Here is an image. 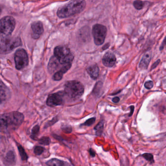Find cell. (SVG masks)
<instances>
[{
    "instance_id": "cell-1",
    "label": "cell",
    "mask_w": 166,
    "mask_h": 166,
    "mask_svg": "<svg viewBox=\"0 0 166 166\" xmlns=\"http://www.w3.org/2000/svg\"><path fill=\"white\" fill-rule=\"evenodd\" d=\"M24 116L18 111L0 115V132H10L18 129L24 121Z\"/></svg>"
},
{
    "instance_id": "cell-2",
    "label": "cell",
    "mask_w": 166,
    "mask_h": 166,
    "mask_svg": "<svg viewBox=\"0 0 166 166\" xmlns=\"http://www.w3.org/2000/svg\"><path fill=\"white\" fill-rule=\"evenodd\" d=\"M86 6L84 1H72L59 8L57 15L60 18H66L83 11Z\"/></svg>"
},
{
    "instance_id": "cell-3",
    "label": "cell",
    "mask_w": 166,
    "mask_h": 166,
    "mask_svg": "<svg viewBox=\"0 0 166 166\" xmlns=\"http://www.w3.org/2000/svg\"><path fill=\"white\" fill-rule=\"evenodd\" d=\"M84 92V87L79 81H68L65 83L64 94L72 100H78L83 96Z\"/></svg>"
},
{
    "instance_id": "cell-4",
    "label": "cell",
    "mask_w": 166,
    "mask_h": 166,
    "mask_svg": "<svg viewBox=\"0 0 166 166\" xmlns=\"http://www.w3.org/2000/svg\"><path fill=\"white\" fill-rule=\"evenodd\" d=\"M22 45L19 37L0 38V54H7Z\"/></svg>"
},
{
    "instance_id": "cell-5",
    "label": "cell",
    "mask_w": 166,
    "mask_h": 166,
    "mask_svg": "<svg viewBox=\"0 0 166 166\" xmlns=\"http://www.w3.org/2000/svg\"><path fill=\"white\" fill-rule=\"evenodd\" d=\"M54 57L62 65L70 64L74 60V55L70 49L64 46H58L54 49Z\"/></svg>"
},
{
    "instance_id": "cell-6",
    "label": "cell",
    "mask_w": 166,
    "mask_h": 166,
    "mask_svg": "<svg viewBox=\"0 0 166 166\" xmlns=\"http://www.w3.org/2000/svg\"><path fill=\"white\" fill-rule=\"evenodd\" d=\"M16 22L12 17L6 16L0 20V38L9 37L15 27Z\"/></svg>"
},
{
    "instance_id": "cell-7",
    "label": "cell",
    "mask_w": 166,
    "mask_h": 166,
    "mask_svg": "<svg viewBox=\"0 0 166 166\" xmlns=\"http://www.w3.org/2000/svg\"><path fill=\"white\" fill-rule=\"evenodd\" d=\"M107 28L104 25L96 24L92 27L94 42L96 45H101L104 43L107 35Z\"/></svg>"
},
{
    "instance_id": "cell-8",
    "label": "cell",
    "mask_w": 166,
    "mask_h": 166,
    "mask_svg": "<svg viewBox=\"0 0 166 166\" xmlns=\"http://www.w3.org/2000/svg\"><path fill=\"white\" fill-rule=\"evenodd\" d=\"M14 60L16 68L19 70L27 66L29 63L28 55L24 49H19L16 51L14 56Z\"/></svg>"
},
{
    "instance_id": "cell-9",
    "label": "cell",
    "mask_w": 166,
    "mask_h": 166,
    "mask_svg": "<svg viewBox=\"0 0 166 166\" xmlns=\"http://www.w3.org/2000/svg\"><path fill=\"white\" fill-rule=\"evenodd\" d=\"M64 92H58L50 95L46 101L47 105L54 107L62 105L64 103Z\"/></svg>"
},
{
    "instance_id": "cell-10",
    "label": "cell",
    "mask_w": 166,
    "mask_h": 166,
    "mask_svg": "<svg viewBox=\"0 0 166 166\" xmlns=\"http://www.w3.org/2000/svg\"><path fill=\"white\" fill-rule=\"evenodd\" d=\"M31 29L33 32L32 37L34 39H39L44 31L43 25L42 22L40 21L33 22L31 25Z\"/></svg>"
},
{
    "instance_id": "cell-11",
    "label": "cell",
    "mask_w": 166,
    "mask_h": 166,
    "mask_svg": "<svg viewBox=\"0 0 166 166\" xmlns=\"http://www.w3.org/2000/svg\"><path fill=\"white\" fill-rule=\"evenodd\" d=\"M116 58L115 55L111 52H107L104 54L102 59L103 65L108 67H112L115 65Z\"/></svg>"
},
{
    "instance_id": "cell-12",
    "label": "cell",
    "mask_w": 166,
    "mask_h": 166,
    "mask_svg": "<svg viewBox=\"0 0 166 166\" xmlns=\"http://www.w3.org/2000/svg\"><path fill=\"white\" fill-rule=\"evenodd\" d=\"M10 92L4 82L0 81V104L3 103L10 97Z\"/></svg>"
},
{
    "instance_id": "cell-13",
    "label": "cell",
    "mask_w": 166,
    "mask_h": 166,
    "mask_svg": "<svg viewBox=\"0 0 166 166\" xmlns=\"http://www.w3.org/2000/svg\"><path fill=\"white\" fill-rule=\"evenodd\" d=\"M87 72L90 77L93 80H96L99 75V68L97 65H93L89 67L87 69Z\"/></svg>"
},
{
    "instance_id": "cell-14",
    "label": "cell",
    "mask_w": 166,
    "mask_h": 166,
    "mask_svg": "<svg viewBox=\"0 0 166 166\" xmlns=\"http://www.w3.org/2000/svg\"><path fill=\"white\" fill-rule=\"evenodd\" d=\"M151 60V54L150 53H146L143 56L141 62L139 63V68L143 70L147 69L149 65L150 64Z\"/></svg>"
},
{
    "instance_id": "cell-15",
    "label": "cell",
    "mask_w": 166,
    "mask_h": 166,
    "mask_svg": "<svg viewBox=\"0 0 166 166\" xmlns=\"http://www.w3.org/2000/svg\"><path fill=\"white\" fill-rule=\"evenodd\" d=\"M5 161L7 165L13 166L15 164L16 157L14 152L10 151L7 152L6 156L5 157Z\"/></svg>"
},
{
    "instance_id": "cell-16",
    "label": "cell",
    "mask_w": 166,
    "mask_h": 166,
    "mask_svg": "<svg viewBox=\"0 0 166 166\" xmlns=\"http://www.w3.org/2000/svg\"><path fill=\"white\" fill-rule=\"evenodd\" d=\"M65 164L64 161L57 158H53L46 162L48 166H65Z\"/></svg>"
},
{
    "instance_id": "cell-17",
    "label": "cell",
    "mask_w": 166,
    "mask_h": 166,
    "mask_svg": "<svg viewBox=\"0 0 166 166\" xmlns=\"http://www.w3.org/2000/svg\"><path fill=\"white\" fill-rule=\"evenodd\" d=\"M104 120H102L94 127L96 136H100L102 135L104 128Z\"/></svg>"
},
{
    "instance_id": "cell-18",
    "label": "cell",
    "mask_w": 166,
    "mask_h": 166,
    "mask_svg": "<svg viewBox=\"0 0 166 166\" xmlns=\"http://www.w3.org/2000/svg\"><path fill=\"white\" fill-rule=\"evenodd\" d=\"M17 147H18L19 152L20 153V156L21 157V159L24 161L27 160L28 159V156L24 148L22 147L20 144H18Z\"/></svg>"
},
{
    "instance_id": "cell-19",
    "label": "cell",
    "mask_w": 166,
    "mask_h": 166,
    "mask_svg": "<svg viewBox=\"0 0 166 166\" xmlns=\"http://www.w3.org/2000/svg\"><path fill=\"white\" fill-rule=\"evenodd\" d=\"M40 127L39 125H36L33 127L32 130V132H31V137L34 140H36L37 136L39 134L40 132Z\"/></svg>"
},
{
    "instance_id": "cell-20",
    "label": "cell",
    "mask_w": 166,
    "mask_h": 166,
    "mask_svg": "<svg viewBox=\"0 0 166 166\" xmlns=\"http://www.w3.org/2000/svg\"><path fill=\"white\" fill-rule=\"evenodd\" d=\"M39 143L44 146H48L51 143V140L49 137L44 136L40 138L39 140Z\"/></svg>"
},
{
    "instance_id": "cell-21",
    "label": "cell",
    "mask_w": 166,
    "mask_h": 166,
    "mask_svg": "<svg viewBox=\"0 0 166 166\" xmlns=\"http://www.w3.org/2000/svg\"><path fill=\"white\" fill-rule=\"evenodd\" d=\"M96 121V118L95 117H92V118H89L87 121H85L84 123L81 124V126H90L92 125L94 123H95Z\"/></svg>"
},
{
    "instance_id": "cell-22",
    "label": "cell",
    "mask_w": 166,
    "mask_h": 166,
    "mask_svg": "<svg viewBox=\"0 0 166 166\" xmlns=\"http://www.w3.org/2000/svg\"><path fill=\"white\" fill-rule=\"evenodd\" d=\"M58 121V117H54L53 119L51 120V121H49L45 124V125L44 126V128H47L49 127L53 126L54 124H55Z\"/></svg>"
},
{
    "instance_id": "cell-23",
    "label": "cell",
    "mask_w": 166,
    "mask_h": 166,
    "mask_svg": "<svg viewBox=\"0 0 166 166\" xmlns=\"http://www.w3.org/2000/svg\"><path fill=\"white\" fill-rule=\"evenodd\" d=\"M63 74L59 71H57L56 73H55V74L53 75V79L54 81H60L62 79L63 76Z\"/></svg>"
},
{
    "instance_id": "cell-24",
    "label": "cell",
    "mask_w": 166,
    "mask_h": 166,
    "mask_svg": "<svg viewBox=\"0 0 166 166\" xmlns=\"http://www.w3.org/2000/svg\"><path fill=\"white\" fill-rule=\"evenodd\" d=\"M134 6V8L138 10H141L142 9L143 6H144V4L143 2L141 1H134L133 3Z\"/></svg>"
},
{
    "instance_id": "cell-25",
    "label": "cell",
    "mask_w": 166,
    "mask_h": 166,
    "mask_svg": "<svg viewBox=\"0 0 166 166\" xmlns=\"http://www.w3.org/2000/svg\"><path fill=\"white\" fill-rule=\"evenodd\" d=\"M44 151V148L43 147L36 146L34 148V153L36 155L40 156L42 154Z\"/></svg>"
},
{
    "instance_id": "cell-26",
    "label": "cell",
    "mask_w": 166,
    "mask_h": 166,
    "mask_svg": "<svg viewBox=\"0 0 166 166\" xmlns=\"http://www.w3.org/2000/svg\"><path fill=\"white\" fill-rule=\"evenodd\" d=\"M142 156L149 161L151 162L152 163H153V161H154L153 156L151 153H144V154H143Z\"/></svg>"
},
{
    "instance_id": "cell-27",
    "label": "cell",
    "mask_w": 166,
    "mask_h": 166,
    "mask_svg": "<svg viewBox=\"0 0 166 166\" xmlns=\"http://www.w3.org/2000/svg\"><path fill=\"white\" fill-rule=\"evenodd\" d=\"M61 128H62V131L66 133H70L72 132V128L70 126L64 125L63 126H62Z\"/></svg>"
},
{
    "instance_id": "cell-28",
    "label": "cell",
    "mask_w": 166,
    "mask_h": 166,
    "mask_svg": "<svg viewBox=\"0 0 166 166\" xmlns=\"http://www.w3.org/2000/svg\"><path fill=\"white\" fill-rule=\"evenodd\" d=\"M145 88L147 89H151L153 87V82L152 81H147L144 84Z\"/></svg>"
},
{
    "instance_id": "cell-29",
    "label": "cell",
    "mask_w": 166,
    "mask_h": 166,
    "mask_svg": "<svg viewBox=\"0 0 166 166\" xmlns=\"http://www.w3.org/2000/svg\"><path fill=\"white\" fill-rule=\"evenodd\" d=\"M166 45V37L164 38L163 41L161 45L160 46V50L162 51L163 49H164L165 46Z\"/></svg>"
},
{
    "instance_id": "cell-30",
    "label": "cell",
    "mask_w": 166,
    "mask_h": 166,
    "mask_svg": "<svg viewBox=\"0 0 166 166\" xmlns=\"http://www.w3.org/2000/svg\"><path fill=\"white\" fill-rule=\"evenodd\" d=\"M160 61L159 60H157V61L154 62L153 63V65L152 66V67H151V70H153V69H154V68H156L157 65H159V63H160Z\"/></svg>"
},
{
    "instance_id": "cell-31",
    "label": "cell",
    "mask_w": 166,
    "mask_h": 166,
    "mask_svg": "<svg viewBox=\"0 0 166 166\" xmlns=\"http://www.w3.org/2000/svg\"><path fill=\"white\" fill-rule=\"evenodd\" d=\"M89 153H90V156H91V157H95V156H96V153H95V151H94L93 150L92 148H89Z\"/></svg>"
},
{
    "instance_id": "cell-32",
    "label": "cell",
    "mask_w": 166,
    "mask_h": 166,
    "mask_svg": "<svg viewBox=\"0 0 166 166\" xmlns=\"http://www.w3.org/2000/svg\"><path fill=\"white\" fill-rule=\"evenodd\" d=\"M53 136L55 138V139H57L58 140L60 141H61V140H63V139H62V137L59 136H58V135H53Z\"/></svg>"
},
{
    "instance_id": "cell-33",
    "label": "cell",
    "mask_w": 166,
    "mask_h": 166,
    "mask_svg": "<svg viewBox=\"0 0 166 166\" xmlns=\"http://www.w3.org/2000/svg\"><path fill=\"white\" fill-rule=\"evenodd\" d=\"M119 100H120V99H119V97H114L112 99V101L115 103H118V102H119Z\"/></svg>"
},
{
    "instance_id": "cell-34",
    "label": "cell",
    "mask_w": 166,
    "mask_h": 166,
    "mask_svg": "<svg viewBox=\"0 0 166 166\" xmlns=\"http://www.w3.org/2000/svg\"><path fill=\"white\" fill-rule=\"evenodd\" d=\"M130 108V109H131V113H130V115H129V117L132 116L134 110V106H131Z\"/></svg>"
},
{
    "instance_id": "cell-35",
    "label": "cell",
    "mask_w": 166,
    "mask_h": 166,
    "mask_svg": "<svg viewBox=\"0 0 166 166\" xmlns=\"http://www.w3.org/2000/svg\"><path fill=\"white\" fill-rule=\"evenodd\" d=\"M109 46V44L108 43V44H106L103 47V50H105V49H107V48H108Z\"/></svg>"
},
{
    "instance_id": "cell-36",
    "label": "cell",
    "mask_w": 166,
    "mask_h": 166,
    "mask_svg": "<svg viewBox=\"0 0 166 166\" xmlns=\"http://www.w3.org/2000/svg\"><path fill=\"white\" fill-rule=\"evenodd\" d=\"M2 12V9L1 7H0V15H1V14Z\"/></svg>"
}]
</instances>
